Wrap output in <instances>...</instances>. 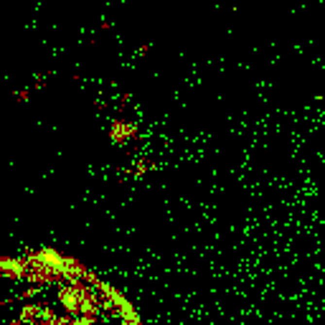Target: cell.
Wrapping results in <instances>:
<instances>
[{
  "instance_id": "6da1fadb",
  "label": "cell",
  "mask_w": 325,
  "mask_h": 325,
  "mask_svg": "<svg viewBox=\"0 0 325 325\" xmlns=\"http://www.w3.org/2000/svg\"><path fill=\"white\" fill-rule=\"evenodd\" d=\"M0 325H140L115 287L56 252L0 259Z\"/></svg>"
}]
</instances>
